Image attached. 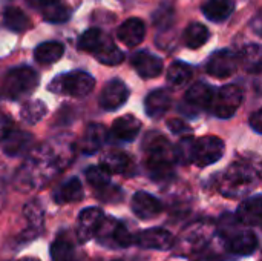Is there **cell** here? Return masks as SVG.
<instances>
[{
	"label": "cell",
	"instance_id": "1",
	"mask_svg": "<svg viewBox=\"0 0 262 261\" xmlns=\"http://www.w3.org/2000/svg\"><path fill=\"white\" fill-rule=\"evenodd\" d=\"M74 143L69 135H57L31 151L23 166L18 169L15 183L21 191H35L54 180L72 160Z\"/></svg>",
	"mask_w": 262,
	"mask_h": 261
},
{
	"label": "cell",
	"instance_id": "2",
	"mask_svg": "<svg viewBox=\"0 0 262 261\" xmlns=\"http://www.w3.org/2000/svg\"><path fill=\"white\" fill-rule=\"evenodd\" d=\"M261 178V166L249 162L239 160L232 163L226 172L221 175L218 188L223 195L229 198H238L255 189Z\"/></svg>",
	"mask_w": 262,
	"mask_h": 261
},
{
	"label": "cell",
	"instance_id": "3",
	"mask_svg": "<svg viewBox=\"0 0 262 261\" xmlns=\"http://www.w3.org/2000/svg\"><path fill=\"white\" fill-rule=\"evenodd\" d=\"M146 168L155 180H163L172 174L177 162L175 148L160 132H149L143 142Z\"/></svg>",
	"mask_w": 262,
	"mask_h": 261
},
{
	"label": "cell",
	"instance_id": "4",
	"mask_svg": "<svg viewBox=\"0 0 262 261\" xmlns=\"http://www.w3.org/2000/svg\"><path fill=\"white\" fill-rule=\"evenodd\" d=\"M40 83L38 74L29 66H17L6 72L3 92L11 100H20L29 95Z\"/></svg>",
	"mask_w": 262,
	"mask_h": 261
},
{
	"label": "cell",
	"instance_id": "5",
	"mask_svg": "<svg viewBox=\"0 0 262 261\" xmlns=\"http://www.w3.org/2000/svg\"><path fill=\"white\" fill-rule=\"evenodd\" d=\"M95 88V78L84 71H74L69 74H61L52 78L48 89L55 94L71 95V97H86Z\"/></svg>",
	"mask_w": 262,
	"mask_h": 261
},
{
	"label": "cell",
	"instance_id": "6",
	"mask_svg": "<svg viewBox=\"0 0 262 261\" xmlns=\"http://www.w3.org/2000/svg\"><path fill=\"white\" fill-rule=\"evenodd\" d=\"M213 237V226L207 222H198L189 226L178 243L181 255H195L196 252L207 248L210 238Z\"/></svg>",
	"mask_w": 262,
	"mask_h": 261
},
{
	"label": "cell",
	"instance_id": "7",
	"mask_svg": "<svg viewBox=\"0 0 262 261\" xmlns=\"http://www.w3.org/2000/svg\"><path fill=\"white\" fill-rule=\"evenodd\" d=\"M241 103L243 89L236 85H226L213 94L210 109L218 118H230L235 115Z\"/></svg>",
	"mask_w": 262,
	"mask_h": 261
},
{
	"label": "cell",
	"instance_id": "8",
	"mask_svg": "<svg viewBox=\"0 0 262 261\" xmlns=\"http://www.w3.org/2000/svg\"><path fill=\"white\" fill-rule=\"evenodd\" d=\"M224 151H226V146L220 137H215V135L201 137L200 140L193 143L192 163L196 165L198 168L210 166L223 158Z\"/></svg>",
	"mask_w": 262,
	"mask_h": 261
},
{
	"label": "cell",
	"instance_id": "9",
	"mask_svg": "<svg viewBox=\"0 0 262 261\" xmlns=\"http://www.w3.org/2000/svg\"><path fill=\"white\" fill-rule=\"evenodd\" d=\"M95 237L98 238V242L101 245H104L107 248H112V249H115V248L117 249L118 248H127L134 242L132 235L129 234L126 226L121 222H118L115 218H111V217L109 218L104 217V220H103V223H101V226H100Z\"/></svg>",
	"mask_w": 262,
	"mask_h": 261
},
{
	"label": "cell",
	"instance_id": "10",
	"mask_svg": "<svg viewBox=\"0 0 262 261\" xmlns=\"http://www.w3.org/2000/svg\"><path fill=\"white\" fill-rule=\"evenodd\" d=\"M236 69H238V57L229 49L216 51L209 57L206 65V71L216 78H229L236 72Z\"/></svg>",
	"mask_w": 262,
	"mask_h": 261
},
{
	"label": "cell",
	"instance_id": "11",
	"mask_svg": "<svg viewBox=\"0 0 262 261\" xmlns=\"http://www.w3.org/2000/svg\"><path fill=\"white\" fill-rule=\"evenodd\" d=\"M127 98H129L127 86L121 80L114 78L104 85L98 103L104 111H117L127 102Z\"/></svg>",
	"mask_w": 262,
	"mask_h": 261
},
{
	"label": "cell",
	"instance_id": "12",
	"mask_svg": "<svg viewBox=\"0 0 262 261\" xmlns=\"http://www.w3.org/2000/svg\"><path fill=\"white\" fill-rule=\"evenodd\" d=\"M104 220V214L98 208H86L80 212L77 222V237L81 243L94 238Z\"/></svg>",
	"mask_w": 262,
	"mask_h": 261
},
{
	"label": "cell",
	"instance_id": "13",
	"mask_svg": "<svg viewBox=\"0 0 262 261\" xmlns=\"http://www.w3.org/2000/svg\"><path fill=\"white\" fill-rule=\"evenodd\" d=\"M223 235H226L229 238V242H227L229 243V249L233 254L250 255L258 248L256 235L252 231H249V229H238L236 225L233 228H230L229 231L223 232Z\"/></svg>",
	"mask_w": 262,
	"mask_h": 261
},
{
	"label": "cell",
	"instance_id": "14",
	"mask_svg": "<svg viewBox=\"0 0 262 261\" xmlns=\"http://www.w3.org/2000/svg\"><path fill=\"white\" fill-rule=\"evenodd\" d=\"M137 245L143 249H157V251H169L175 245L173 235L161 228L146 229L138 234Z\"/></svg>",
	"mask_w": 262,
	"mask_h": 261
},
{
	"label": "cell",
	"instance_id": "15",
	"mask_svg": "<svg viewBox=\"0 0 262 261\" xmlns=\"http://www.w3.org/2000/svg\"><path fill=\"white\" fill-rule=\"evenodd\" d=\"M130 62L143 78H155L163 72V60L149 51H137Z\"/></svg>",
	"mask_w": 262,
	"mask_h": 261
},
{
	"label": "cell",
	"instance_id": "16",
	"mask_svg": "<svg viewBox=\"0 0 262 261\" xmlns=\"http://www.w3.org/2000/svg\"><path fill=\"white\" fill-rule=\"evenodd\" d=\"M132 211L140 220H152L161 214L163 205L154 195L140 191L132 198Z\"/></svg>",
	"mask_w": 262,
	"mask_h": 261
},
{
	"label": "cell",
	"instance_id": "17",
	"mask_svg": "<svg viewBox=\"0 0 262 261\" xmlns=\"http://www.w3.org/2000/svg\"><path fill=\"white\" fill-rule=\"evenodd\" d=\"M34 146V137L25 131H11L2 140V149L9 157H20L31 151Z\"/></svg>",
	"mask_w": 262,
	"mask_h": 261
},
{
	"label": "cell",
	"instance_id": "18",
	"mask_svg": "<svg viewBox=\"0 0 262 261\" xmlns=\"http://www.w3.org/2000/svg\"><path fill=\"white\" fill-rule=\"evenodd\" d=\"M144 35H146V25L141 18H137V17L127 18L126 22H123L117 31L118 40L129 48L138 46L144 40Z\"/></svg>",
	"mask_w": 262,
	"mask_h": 261
},
{
	"label": "cell",
	"instance_id": "19",
	"mask_svg": "<svg viewBox=\"0 0 262 261\" xmlns=\"http://www.w3.org/2000/svg\"><path fill=\"white\" fill-rule=\"evenodd\" d=\"M140 131H141V122L132 114L118 117L112 123V129H111L112 135L120 142H134L138 137Z\"/></svg>",
	"mask_w": 262,
	"mask_h": 261
},
{
	"label": "cell",
	"instance_id": "20",
	"mask_svg": "<svg viewBox=\"0 0 262 261\" xmlns=\"http://www.w3.org/2000/svg\"><path fill=\"white\" fill-rule=\"evenodd\" d=\"M239 223L246 226H259L262 223V197L255 195L241 203L236 212Z\"/></svg>",
	"mask_w": 262,
	"mask_h": 261
},
{
	"label": "cell",
	"instance_id": "21",
	"mask_svg": "<svg viewBox=\"0 0 262 261\" xmlns=\"http://www.w3.org/2000/svg\"><path fill=\"white\" fill-rule=\"evenodd\" d=\"M213 94H215L213 89L207 83L198 82L187 89L184 95V103L195 109H206V108H210Z\"/></svg>",
	"mask_w": 262,
	"mask_h": 261
},
{
	"label": "cell",
	"instance_id": "22",
	"mask_svg": "<svg viewBox=\"0 0 262 261\" xmlns=\"http://www.w3.org/2000/svg\"><path fill=\"white\" fill-rule=\"evenodd\" d=\"M106 138H107L106 128L100 123H91L83 132L81 151L84 154H95L106 143Z\"/></svg>",
	"mask_w": 262,
	"mask_h": 261
},
{
	"label": "cell",
	"instance_id": "23",
	"mask_svg": "<svg viewBox=\"0 0 262 261\" xmlns=\"http://www.w3.org/2000/svg\"><path fill=\"white\" fill-rule=\"evenodd\" d=\"M172 105V97L167 91L164 89H155L152 91L146 100H144V109L146 114L152 118L163 117Z\"/></svg>",
	"mask_w": 262,
	"mask_h": 261
},
{
	"label": "cell",
	"instance_id": "24",
	"mask_svg": "<svg viewBox=\"0 0 262 261\" xmlns=\"http://www.w3.org/2000/svg\"><path fill=\"white\" fill-rule=\"evenodd\" d=\"M83 185L78 178L72 177L66 182H63L54 192V200L58 205L64 203H75L83 198Z\"/></svg>",
	"mask_w": 262,
	"mask_h": 261
},
{
	"label": "cell",
	"instance_id": "25",
	"mask_svg": "<svg viewBox=\"0 0 262 261\" xmlns=\"http://www.w3.org/2000/svg\"><path fill=\"white\" fill-rule=\"evenodd\" d=\"M235 9L233 0H207L203 5V14L216 23L226 22Z\"/></svg>",
	"mask_w": 262,
	"mask_h": 261
},
{
	"label": "cell",
	"instance_id": "26",
	"mask_svg": "<svg viewBox=\"0 0 262 261\" xmlns=\"http://www.w3.org/2000/svg\"><path fill=\"white\" fill-rule=\"evenodd\" d=\"M101 166L111 174H127L132 169V160L121 151H107L101 158Z\"/></svg>",
	"mask_w": 262,
	"mask_h": 261
},
{
	"label": "cell",
	"instance_id": "27",
	"mask_svg": "<svg viewBox=\"0 0 262 261\" xmlns=\"http://www.w3.org/2000/svg\"><path fill=\"white\" fill-rule=\"evenodd\" d=\"M63 52H64L63 43L55 42V40L43 42L35 48L34 58L41 65H51V63H55L57 60H60L63 57Z\"/></svg>",
	"mask_w": 262,
	"mask_h": 261
},
{
	"label": "cell",
	"instance_id": "28",
	"mask_svg": "<svg viewBox=\"0 0 262 261\" xmlns=\"http://www.w3.org/2000/svg\"><path fill=\"white\" fill-rule=\"evenodd\" d=\"M75 248L71 237L66 232L57 235L54 243L51 245V258L52 261H74Z\"/></svg>",
	"mask_w": 262,
	"mask_h": 261
},
{
	"label": "cell",
	"instance_id": "29",
	"mask_svg": "<svg viewBox=\"0 0 262 261\" xmlns=\"http://www.w3.org/2000/svg\"><path fill=\"white\" fill-rule=\"evenodd\" d=\"M210 37V31L207 29V26H204L200 22H193L190 23L186 29H184V45L190 49H198L203 45L207 43Z\"/></svg>",
	"mask_w": 262,
	"mask_h": 261
},
{
	"label": "cell",
	"instance_id": "30",
	"mask_svg": "<svg viewBox=\"0 0 262 261\" xmlns=\"http://www.w3.org/2000/svg\"><path fill=\"white\" fill-rule=\"evenodd\" d=\"M109 37L98 28H91L88 31H84L80 38H78V48L81 51H86V52H91V54H95L101 45L107 40Z\"/></svg>",
	"mask_w": 262,
	"mask_h": 261
},
{
	"label": "cell",
	"instance_id": "31",
	"mask_svg": "<svg viewBox=\"0 0 262 261\" xmlns=\"http://www.w3.org/2000/svg\"><path fill=\"white\" fill-rule=\"evenodd\" d=\"M41 8L43 18L51 23H64L71 18V9L61 2V0H54L51 3H46Z\"/></svg>",
	"mask_w": 262,
	"mask_h": 261
},
{
	"label": "cell",
	"instance_id": "32",
	"mask_svg": "<svg viewBox=\"0 0 262 261\" xmlns=\"http://www.w3.org/2000/svg\"><path fill=\"white\" fill-rule=\"evenodd\" d=\"M241 63L247 72H261L262 71V46L261 45H247L241 52Z\"/></svg>",
	"mask_w": 262,
	"mask_h": 261
},
{
	"label": "cell",
	"instance_id": "33",
	"mask_svg": "<svg viewBox=\"0 0 262 261\" xmlns=\"http://www.w3.org/2000/svg\"><path fill=\"white\" fill-rule=\"evenodd\" d=\"M94 55H95V58H97L100 63H103V65H111V66L120 65V63L124 60L123 51H120V48H118L111 38H107V40L101 45V48H100Z\"/></svg>",
	"mask_w": 262,
	"mask_h": 261
},
{
	"label": "cell",
	"instance_id": "34",
	"mask_svg": "<svg viewBox=\"0 0 262 261\" xmlns=\"http://www.w3.org/2000/svg\"><path fill=\"white\" fill-rule=\"evenodd\" d=\"M3 18H5L6 26L14 32H23L31 26L29 17L20 8H15V6L6 8L5 14H3Z\"/></svg>",
	"mask_w": 262,
	"mask_h": 261
},
{
	"label": "cell",
	"instance_id": "35",
	"mask_svg": "<svg viewBox=\"0 0 262 261\" xmlns=\"http://www.w3.org/2000/svg\"><path fill=\"white\" fill-rule=\"evenodd\" d=\"M192 78V68L183 62H173L167 69V83L173 88H181Z\"/></svg>",
	"mask_w": 262,
	"mask_h": 261
},
{
	"label": "cell",
	"instance_id": "36",
	"mask_svg": "<svg viewBox=\"0 0 262 261\" xmlns=\"http://www.w3.org/2000/svg\"><path fill=\"white\" fill-rule=\"evenodd\" d=\"M46 112H48L46 105L41 100L35 98V100H28L26 103H23L20 109V117L25 123L35 125L46 115Z\"/></svg>",
	"mask_w": 262,
	"mask_h": 261
},
{
	"label": "cell",
	"instance_id": "37",
	"mask_svg": "<svg viewBox=\"0 0 262 261\" xmlns=\"http://www.w3.org/2000/svg\"><path fill=\"white\" fill-rule=\"evenodd\" d=\"M25 215L29 222V228H28L26 235H29L31 238L37 237L43 228V211L38 206V203H29L25 208Z\"/></svg>",
	"mask_w": 262,
	"mask_h": 261
},
{
	"label": "cell",
	"instance_id": "38",
	"mask_svg": "<svg viewBox=\"0 0 262 261\" xmlns=\"http://www.w3.org/2000/svg\"><path fill=\"white\" fill-rule=\"evenodd\" d=\"M84 174H86L88 183L92 188H95L97 191L106 188L107 185H111V172L106 171L103 166H91V168L86 169Z\"/></svg>",
	"mask_w": 262,
	"mask_h": 261
},
{
	"label": "cell",
	"instance_id": "39",
	"mask_svg": "<svg viewBox=\"0 0 262 261\" xmlns=\"http://www.w3.org/2000/svg\"><path fill=\"white\" fill-rule=\"evenodd\" d=\"M173 8L170 5H166L163 3L160 6V9L154 14V23L158 26V28H167L172 25L173 22Z\"/></svg>",
	"mask_w": 262,
	"mask_h": 261
},
{
	"label": "cell",
	"instance_id": "40",
	"mask_svg": "<svg viewBox=\"0 0 262 261\" xmlns=\"http://www.w3.org/2000/svg\"><path fill=\"white\" fill-rule=\"evenodd\" d=\"M97 195L100 197V200L103 202H118L121 198V191L115 186H111L107 185L106 188L103 189H98L97 191Z\"/></svg>",
	"mask_w": 262,
	"mask_h": 261
},
{
	"label": "cell",
	"instance_id": "41",
	"mask_svg": "<svg viewBox=\"0 0 262 261\" xmlns=\"http://www.w3.org/2000/svg\"><path fill=\"white\" fill-rule=\"evenodd\" d=\"M11 129H12V120L6 114L0 112V142L11 132Z\"/></svg>",
	"mask_w": 262,
	"mask_h": 261
},
{
	"label": "cell",
	"instance_id": "42",
	"mask_svg": "<svg viewBox=\"0 0 262 261\" xmlns=\"http://www.w3.org/2000/svg\"><path fill=\"white\" fill-rule=\"evenodd\" d=\"M250 126L255 132L262 134V108L258 109L252 117H250Z\"/></svg>",
	"mask_w": 262,
	"mask_h": 261
},
{
	"label": "cell",
	"instance_id": "43",
	"mask_svg": "<svg viewBox=\"0 0 262 261\" xmlns=\"http://www.w3.org/2000/svg\"><path fill=\"white\" fill-rule=\"evenodd\" d=\"M196 257H195V260L193 261H220L218 258V255L213 252H206V249H203V251H200V252H196L195 254Z\"/></svg>",
	"mask_w": 262,
	"mask_h": 261
},
{
	"label": "cell",
	"instance_id": "44",
	"mask_svg": "<svg viewBox=\"0 0 262 261\" xmlns=\"http://www.w3.org/2000/svg\"><path fill=\"white\" fill-rule=\"evenodd\" d=\"M169 128H170V131L173 134H180V132H183V131L187 129V126L183 122H180V120H170L169 122Z\"/></svg>",
	"mask_w": 262,
	"mask_h": 261
},
{
	"label": "cell",
	"instance_id": "45",
	"mask_svg": "<svg viewBox=\"0 0 262 261\" xmlns=\"http://www.w3.org/2000/svg\"><path fill=\"white\" fill-rule=\"evenodd\" d=\"M35 2H37V5H38V6H43V5L51 3V2H54V0H35Z\"/></svg>",
	"mask_w": 262,
	"mask_h": 261
},
{
	"label": "cell",
	"instance_id": "46",
	"mask_svg": "<svg viewBox=\"0 0 262 261\" xmlns=\"http://www.w3.org/2000/svg\"><path fill=\"white\" fill-rule=\"evenodd\" d=\"M18 261H40V260H37V258H32V257H25V258H21V260H18Z\"/></svg>",
	"mask_w": 262,
	"mask_h": 261
},
{
	"label": "cell",
	"instance_id": "47",
	"mask_svg": "<svg viewBox=\"0 0 262 261\" xmlns=\"http://www.w3.org/2000/svg\"><path fill=\"white\" fill-rule=\"evenodd\" d=\"M259 34H261V35H262V31H259Z\"/></svg>",
	"mask_w": 262,
	"mask_h": 261
},
{
	"label": "cell",
	"instance_id": "48",
	"mask_svg": "<svg viewBox=\"0 0 262 261\" xmlns=\"http://www.w3.org/2000/svg\"><path fill=\"white\" fill-rule=\"evenodd\" d=\"M261 226H262V223H261Z\"/></svg>",
	"mask_w": 262,
	"mask_h": 261
}]
</instances>
